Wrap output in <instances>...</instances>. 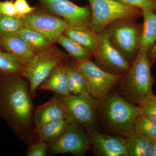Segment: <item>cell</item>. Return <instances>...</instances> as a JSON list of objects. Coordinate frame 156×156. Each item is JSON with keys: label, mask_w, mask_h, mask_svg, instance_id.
<instances>
[{"label": "cell", "mask_w": 156, "mask_h": 156, "mask_svg": "<svg viewBox=\"0 0 156 156\" xmlns=\"http://www.w3.org/2000/svg\"><path fill=\"white\" fill-rule=\"evenodd\" d=\"M68 56L52 45L36 52L23 69L22 76L28 81L32 97L36 95L40 85L56 68L66 63Z\"/></svg>", "instance_id": "obj_4"}, {"label": "cell", "mask_w": 156, "mask_h": 156, "mask_svg": "<svg viewBox=\"0 0 156 156\" xmlns=\"http://www.w3.org/2000/svg\"><path fill=\"white\" fill-rule=\"evenodd\" d=\"M24 65L17 58L7 52H0V74L2 75L22 76Z\"/></svg>", "instance_id": "obj_23"}, {"label": "cell", "mask_w": 156, "mask_h": 156, "mask_svg": "<svg viewBox=\"0 0 156 156\" xmlns=\"http://www.w3.org/2000/svg\"><path fill=\"white\" fill-rule=\"evenodd\" d=\"M128 5L141 9L142 11H156V2L154 0H115Z\"/></svg>", "instance_id": "obj_29"}, {"label": "cell", "mask_w": 156, "mask_h": 156, "mask_svg": "<svg viewBox=\"0 0 156 156\" xmlns=\"http://www.w3.org/2000/svg\"><path fill=\"white\" fill-rule=\"evenodd\" d=\"M67 88L70 94L77 95L82 93L75 82L68 75Z\"/></svg>", "instance_id": "obj_32"}, {"label": "cell", "mask_w": 156, "mask_h": 156, "mask_svg": "<svg viewBox=\"0 0 156 156\" xmlns=\"http://www.w3.org/2000/svg\"><path fill=\"white\" fill-rule=\"evenodd\" d=\"M51 14L62 17L69 27L91 28L92 13L88 6L80 7L69 0H38Z\"/></svg>", "instance_id": "obj_10"}, {"label": "cell", "mask_w": 156, "mask_h": 156, "mask_svg": "<svg viewBox=\"0 0 156 156\" xmlns=\"http://www.w3.org/2000/svg\"><path fill=\"white\" fill-rule=\"evenodd\" d=\"M23 27V22L20 18L0 15V36H16Z\"/></svg>", "instance_id": "obj_24"}, {"label": "cell", "mask_w": 156, "mask_h": 156, "mask_svg": "<svg viewBox=\"0 0 156 156\" xmlns=\"http://www.w3.org/2000/svg\"><path fill=\"white\" fill-rule=\"evenodd\" d=\"M2 75L0 74V81H1V79H2Z\"/></svg>", "instance_id": "obj_35"}, {"label": "cell", "mask_w": 156, "mask_h": 156, "mask_svg": "<svg viewBox=\"0 0 156 156\" xmlns=\"http://www.w3.org/2000/svg\"><path fill=\"white\" fill-rule=\"evenodd\" d=\"M147 49L140 48L129 70L117 84L119 92L118 93L137 105L154 95L152 90L154 79L151 73V66L147 57Z\"/></svg>", "instance_id": "obj_2"}, {"label": "cell", "mask_w": 156, "mask_h": 156, "mask_svg": "<svg viewBox=\"0 0 156 156\" xmlns=\"http://www.w3.org/2000/svg\"><path fill=\"white\" fill-rule=\"evenodd\" d=\"M141 113L149 119L156 122V95L148 98L138 105Z\"/></svg>", "instance_id": "obj_26"}, {"label": "cell", "mask_w": 156, "mask_h": 156, "mask_svg": "<svg viewBox=\"0 0 156 156\" xmlns=\"http://www.w3.org/2000/svg\"><path fill=\"white\" fill-rule=\"evenodd\" d=\"M60 96L70 119L80 125L88 132L95 130L101 103L99 101L88 92Z\"/></svg>", "instance_id": "obj_7"}, {"label": "cell", "mask_w": 156, "mask_h": 156, "mask_svg": "<svg viewBox=\"0 0 156 156\" xmlns=\"http://www.w3.org/2000/svg\"><path fill=\"white\" fill-rule=\"evenodd\" d=\"M155 1V2H156V0H154Z\"/></svg>", "instance_id": "obj_38"}, {"label": "cell", "mask_w": 156, "mask_h": 156, "mask_svg": "<svg viewBox=\"0 0 156 156\" xmlns=\"http://www.w3.org/2000/svg\"><path fill=\"white\" fill-rule=\"evenodd\" d=\"M1 47L15 56L24 66L32 58L36 52L30 45L17 36H0Z\"/></svg>", "instance_id": "obj_15"}, {"label": "cell", "mask_w": 156, "mask_h": 156, "mask_svg": "<svg viewBox=\"0 0 156 156\" xmlns=\"http://www.w3.org/2000/svg\"><path fill=\"white\" fill-rule=\"evenodd\" d=\"M0 15L17 17L14 1L6 0L0 2Z\"/></svg>", "instance_id": "obj_31"}, {"label": "cell", "mask_w": 156, "mask_h": 156, "mask_svg": "<svg viewBox=\"0 0 156 156\" xmlns=\"http://www.w3.org/2000/svg\"><path fill=\"white\" fill-rule=\"evenodd\" d=\"M99 113L108 131L126 138L134 131V121L141 112L138 105L129 102L118 92L111 91L101 102Z\"/></svg>", "instance_id": "obj_3"}, {"label": "cell", "mask_w": 156, "mask_h": 156, "mask_svg": "<svg viewBox=\"0 0 156 156\" xmlns=\"http://www.w3.org/2000/svg\"><path fill=\"white\" fill-rule=\"evenodd\" d=\"M135 20L121 18L115 20L106 27L112 44L132 64L140 48L142 25Z\"/></svg>", "instance_id": "obj_5"}, {"label": "cell", "mask_w": 156, "mask_h": 156, "mask_svg": "<svg viewBox=\"0 0 156 156\" xmlns=\"http://www.w3.org/2000/svg\"><path fill=\"white\" fill-rule=\"evenodd\" d=\"M134 131L156 140V122L150 119L141 113L134 121Z\"/></svg>", "instance_id": "obj_25"}, {"label": "cell", "mask_w": 156, "mask_h": 156, "mask_svg": "<svg viewBox=\"0 0 156 156\" xmlns=\"http://www.w3.org/2000/svg\"><path fill=\"white\" fill-rule=\"evenodd\" d=\"M66 118L70 119L60 96L54 93L48 102L35 110L34 116L35 129L45 123Z\"/></svg>", "instance_id": "obj_14"}, {"label": "cell", "mask_w": 156, "mask_h": 156, "mask_svg": "<svg viewBox=\"0 0 156 156\" xmlns=\"http://www.w3.org/2000/svg\"><path fill=\"white\" fill-rule=\"evenodd\" d=\"M64 34L75 41L91 50L95 55L99 44L98 35L91 29L68 27Z\"/></svg>", "instance_id": "obj_17"}, {"label": "cell", "mask_w": 156, "mask_h": 156, "mask_svg": "<svg viewBox=\"0 0 156 156\" xmlns=\"http://www.w3.org/2000/svg\"><path fill=\"white\" fill-rule=\"evenodd\" d=\"M16 36L30 45L35 52L48 48L53 44L42 34L24 27L19 31Z\"/></svg>", "instance_id": "obj_22"}, {"label": "cell", "mask_w": 156, "mask_h": 156, "mask_svg": "<svg viewBox=\"0 0 156 156\" xmlns=\"http://www.w3.org/2000/svg\"><path fill=\"white\" fill-rule=\"evenodd\" d=\"M147 56L151 66L156 63V41L154 44L147 49Z\"/></svg>", "instance_id": "obj_33"}, {"label": "cell", "mask_w": 156, "mask_h": 156, "mask_svg": "<svg viewBox=\"0 0 156 156\" xmlns=\"http://www.w3.org/2000/svg\"><path fill=\"white\" fill-rule=\"evenodd\" d=\"M73 65L85 78L88 87L87 92L100 103L123 76L107 71L90 59L76 61Z\"/></svg>", "instance_id": "obj_8"}, {"label": "cell", "mask_w": 156, "mask_h": 156, "mask_svg": "<svg viewBox=\"0 0 156 156\" xmlns=\"http://www.w3.org/2000/svg\"><path fill=\"white\" fill-rule=\"evenodd\" d=\"M48 154H70L83 156L92 149V143L89 134L83 127L76 122L68 126L60 136L48 142Z\"/></svg>", "instance_id": "obj_9"}, {"label": "cell", "mask_w": 156, "mask_h": 156, "mask_svg": "<svg viewBox=\"0 0 156 156\" xmlns=\"http://www.w3.org/2000/svg\"><path fill=\"white\" fill-rule=\"evenodd\" d=\"M144 18L140 48L148 49L156 41V13L153 11L142 12Z\"/></svg>", "instance_id": "obj_20"}, {"label": "cell", "mask_w": 156, "mask_h": 156, "mask_svg": "<svg viewBox=\"0 0 156 156\" xmlns=\"http://www.w3.org/2000/svg\"><path fill=\"white\" fill-rule=\"evenodd\" d=\"M66 63V62L60 65L53 70L40 85L38 89L52 91L60 96H66L70 94L67 88Z\"/></svg>", "instance_id": "obj_16"}, {"label": "cell", "mask_w": 156, "mask_h": 156, "mask_svg": "<svg viewBox=\"0 0 156 156\" xmlns=\"http://www.w3.org/2000/svg\"><path fill=\"white\" fill-rule=\"evenodd\" d=\"M56 42L67 51L76 61L90 59L94 56V53L91 50L75 41L64 34L62 35Z\"/></svg>", "instance_id": "obj_21"}, {"label": "cell", "mask_w": 156, "mask_h": 156, "mask_svg": "<svg viewBox=\"0 0 156 156\" xmlns=\"http://www.w3.org/2000/svg\"><path fill=\"white\" fill-rule=\"evenodd\" d=\"M0 117H1V118H2V114H1V112H0Z\"/></svg>", "instance_id": "obj_37"}, {"label": "cell", "mask_w": 156, "mask_h": 156, "mask_svg": "<svg viewBox=\"0 0 156 156\" xmlns=\"http://www.w3.org/2000/svg\"><path fill=\"white\" fill-rule=\"evenodd\" d=\"M48 154V143L38 139L29 144L25 153L27 156H47Z\"/></svg>", "instance_id": "obj_27"}, {"label": "cell", "mask_w": 156, "mask_h": 156, "mask_svg": "<svg viewBox=\"0 0 156 156\" xmlns=\"http://www.w3.org/2000/svg\"><path fill=\"white\" fill-rule=\"evenodd\" d=\"M149 156H156V140H153L151 150Z\"/></svg>", "instance_id": "obj_34"}, {"label": "cell", "mask_w": 156, "mask_h": 156, "mask_svg": "<svg viewBox=\"0 0 156 156\" xmlns=\"http://www.w3.org/2000/svg\"><path fill=\"white\" fill-rule=\"evenodd\" d=\"M94 154L100 156H128L126 139L119 135L102 134L96 130L88 132Z\"/></svg>", "instance_id": "obj_13"}, {"label": "cell", "mask_w": 156, "mask_h": 156, "mask_svg": "<svg viewBox=\"0 0 156 156\" xmlns=\"http://www.w3.org/2000/svg\"><path fill=\"white\" fill-rule=\"evenodd\" d=\"M73 122L68 118H63L43 124L35 129L37 138L47 143L61 135L70 124Z\"/></svg>", "instance_id": "obj_18"}, {"label": "cell", "mask_w": 156, "mask_h": 156, "mask_svg": "<svg viewBox=\"0 0 156 156\" xmlns=\"http://www.w3.org/2000/svg\"><path fill=\"white\" fill-rule=\"evenodd\" d=\"M29 84L19 75H3L0 81V112L14 134L26 144L37 137L35 110Z\"/></svg>", "instance_id": "obj_1"}, {"label": "cell", "mask_w": 156, "mask_h": 156, "mask_svg": "<svg viewBox=\"0 0 156 156\" xmlns=\"http://www.w3.org/2000/svg\"><path fill=\"white\" fill-rule=\"evenodd\" d=\"M20 19L24 27L42 34L53 43L56 42L69 27L63 19L37 9Z\"/></svg>", "instance_id": "obj_12"}, {"label": "cell", "mask_w": 156, "mask_h": 156, "mask_svg": "<svg viewBox=\"0 0 156 156\" xmlns=\"http://www.w3.org/2000/svg\"><path fill=\"white\" fill-rule=\"evenodd\" d=\"M1 49H2V47H1V44H0V52H2V51Z\"/></svg>", "instance_id": "obj_36"}, {"label": "cell", "mask_w": 156, "mask_h": 156, "mask_svg": "<svg viewBox=\"0 0 156 156\" xmlns=\"http://www.w3.org/2000/svg\"><path fill=\"white\" fill-rule=\"evenodd\" d=\"M92 13L91 28L99 34L112 22L121 18L136 20L142 14L141 9L115 0H89Z\"/></svg>", "instance_id": "obj_6"}, {"label": "cell", "mask_w": 156, "mask_h": 156, "mask_svg": "<svg viewBox=\"0 0 156 156\" xmlns=\"http://www.w3.org/2000/svg\"><path fill=\"white\" fill-rule=\"evenodd\" d=\"M66 73L68 76L75 82L80 89L81 92H87L88 87L87 82L83 76L73 64L66 63Z\"/></svg>", "instance_id": "obj_28"}, {"label": "cell", "mask_w": 156, "mask_h": 156, "mask_svg": "<svg viewBox=\"0 0 156 156\" xmlns=\"http://www.w3.org/2000/svg\"><path fill=\"white\" fill-rule=\"evenodd\" d=\"M14 5L17 17L19 18L32 13L36 9L30 5L27 0H15Z\"/></svg>", "instance_id": "obj_30"}, {"label": "cell", "mask_w": 156, "mask_h": 156, "mask_svg": "<svg viewBox=\"0 0 156 156\" xmlns=\"http://www.w3.org/2000/svg\"><path fill=\"white\" fill-rule=\"evenodd\" d=\"M128 156H149L153 140L134 131L126 137Z\"/></svg>", "instance_id": "obj_19"}, {"label": "cell", "mask_w": 156, "mask_h": 156, "mask_svg": "<svg viewBox=\"0 0 156 156\" xmlns=\"http://www.w3.org/2000/svg\"><path fill=\"white\" fill-rule=\"evenodd\" d=\"M99 39L98 48L94 55L95 63L109 72L125 74L131 63L112 44L107 28L97 34Z\"/></svg>", "instance_id": "obj_11"}]
</instances>
